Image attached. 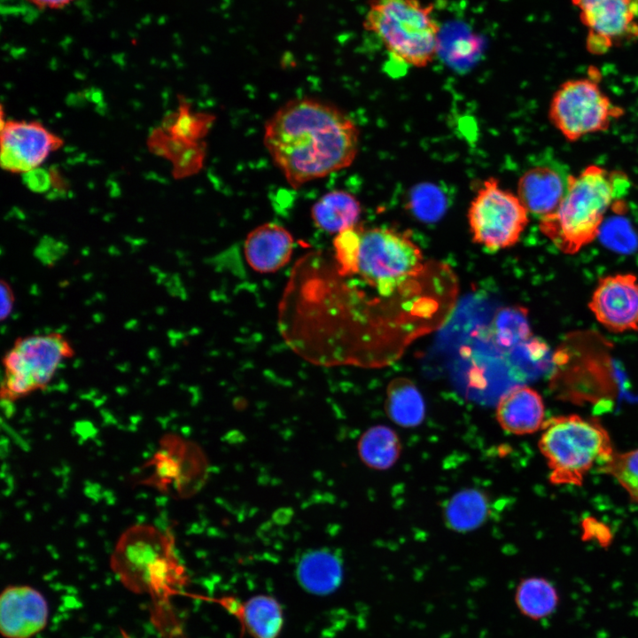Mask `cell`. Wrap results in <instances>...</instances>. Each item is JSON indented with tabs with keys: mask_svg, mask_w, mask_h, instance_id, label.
<instances>
[{
	"mask_svg": "<svg viewBox=\"0 0 638 638\" xmlns=\"http://www.w3.org/2000/svg\"><path fill=\"white\" fill-rule=\"evenodd\" d=\"M49 619L45 596L27 585L5 587L0 597V630L5 638H31L43 631Z\"/></svg>",
	"mask_w": 638,
	"mask_h": 638,
	"instance_id": "11",
	"label": "cell"
},
{
	"mask_svg": "<svg viewBox=\"0 0 638 638\" xmlns=\"http://www.w3.org/2000/svg\"><path fill=\"white\" fill-rule=\"evenodd\" d=\"M514 600L523 616L541 620L555 612L559 604V595L549 580L533 576L520 580Z\"/></svg>",
	"mask_w": 638,
	"mask_h": 638,
	"instance_id": "22",
	"label": "cell"
},
{
	"mask_svg": "<svg viewBox=\"0 0 638 638\" xmlns=\"http://www.w3.org/2000/svg\"><path fill=\"white\" fill-rule=\"evenodd\" d=\"M362 209L360 202L345 191H331L312 206L315 224L323 231L338 234L356 226Z\"/></svg>",
	"mask_w": 638,
	"mask_h": 638,
	"instance_id": "18",
	"label": "cell"
},
{
	"mask_svg": "<svg viewBox=\"0 0 638 638\" xmlns=\"http://www.w3.org/2000/svg\"><path fill=\"white\" fill-rule=\"evenodd\" d=\"M61 144L37 122L7 121L1 128V165L10 171L27 172Z\"/></svg>",
	"mask_w": 638,
	"mask_h": 638,
	"instance_id": "10",
	"label": "cell"
},
{
	"mask_svg": "<svg viewBox=\"0 0 638 638\" xmlns=\"http://www.w3.org/2000/svg\"><path fill=\"white\" fill-rule=\"evenodd\" d=\"M22 180L24 184H26L31 191L37 193L47 192L51 187L50 171L40 167H35L24 172Z\"/></svg>",
	"mask_w": 638,
	"mask_h": 638,
	"instance_id": "25",
	"label": "cell"
},
{
	"mask_svg": "<svg viewBox=\"0 0 638 638\" xmlns=\"http://www.w3.org/2000/svg\"><path fill=\"white\" fill-rule=\"evenodd\" d=\"M587 29V49L596 55L638 39V0H572Z\"/></svg>",
	"mask_w": 638,
	"mask_h": 638,
	"instance_id": "8",
	"label": "cell"
},
{
	"mask_svg": "<svg viewBox=\"0 0 638 638\" xmlns=\"http://www.w3.org/2000/svg\"><path fill=\"white\" fill-rule=\"evenodd\" d=\"M235 618L243 634L251 638H278L284 626V611L273 596L257 595L241 600L224 595L209 599Z\"/></svg>",
	"mask_w": 638,
	"mask_h": 638,
	"instance_id": "13",
	"label": "cell"
},
{
	"mask_svg": "<svg viewBox=\"0 0 638 638\" xmlns=\"http://www.w3.org/2000/svg\"><path fill=\"white\" fill-rule=\"evenodd\" d=\"M528 222L529 212L517 194L493 177L483 182L468 209L472 240L492 252L514 245Z\"/></svg>",
	"mask_w": 638,
	"mask_h": 638,
	"instance_id": "7",
	"label": "cell"
},
{
	"mask_svg": "<svg viewBox=\"0 0 638 638\" xmlns=\"http://www.w3.org/2000/svg\"><path fill=\"white\" fill-rule=\"evenodd\" d=\"M538 443L553 485L581 486L588 471L606 463L614 448L596 418L576 414L545 420Z\"/></svg>",
	"mask_w": 638,
	"mask_h": 638,
	"instance_id": "5",
	"label": "cell"
},
{
	"mask_svg": "<svg viewBox=\"0 0 638 638\" xmlns=\"http://www.w3.org/2000/svg\"><path fill=\"white\" fill-rule=\"evenodd\" d=\"M488 495L477 488H465L455 493L443 510L445 525L458 533L473 531L489 517Z\"/></svg>",
	"mask_w": 638,
	"mask_h": 638,
	"instance_id": "19",
	"label": "cell"
},
{
	"mask_svg": "<svg viewBox=\"0 0 638 638\" xmlns=\"http://www.w3.org/2000/svg\"><path fill=\"white\" fill-rule=\"evenodd\" d=\"M598 470L613 478L638 506V448L625 452L614 451Z\"/></svg>",
	"mask_w": 638,
	"mask_h": 638,
	"instance_id": "24",
	"label": "cell"
},
{
	"mask_svg": "<svg viewBox=\"0 0 638 638\" xmlns=\"http://www.w3.org/2000/svg\"><path fill=\"white\" fill-rule=\"evenodd\" d=\"M626 186L619 172L587 166L571 175L559 206L540 219V230L561 252L576 253L599 235L606 213Z\"/></svg>",
	"mask_w": 638,
	"mask_h": 638,
	"instance_id": "3",
	"label": "cell"
},
{
	"mask_svg": "<svg viewBox=\"0 0 638 638\" xmlns=\"http://www.w3.org/2000/svg\"><path fill=\"white\" fill-rule=\"evenodd\" d=\"M13 347L21 354L37 389L46 386L61 362L74 354L69 342L58 333L20 338Z\"/></svg>",
	"mask_w": 638,
	"mask_h": 638,
	"instance_id": "16",
	"label": "cell"
},
{
	"mask_svg": "<svg viewBox=\"0 0 638 638\" xmlns=\"http://www.w3.org/2000/svg\"><path fill=\"white\" fill-rule=\"evenodd\" d=\"M0 319L4 321L11 315L14 305L12 289L4 280L0 283Z\"/></svg>",
	"mask_w": 638,
	"mask_h": 638,
	"instance_id": "26",
	"label": "cell"
},
{
	"mask_svg": "<svg viewBox=\"0 0 638 638\" xmlns=\"http://www.w3.org/2000/svg\"><path fill=\"white\" fill-rule=\"evenodd\" d=\"M333 263L352 271L391 305L409 307L425 291L426 265L420 248L404 232L389 228L354 226L336 235Z\"/></svg>",
	"mask_w": 638,
	"mask_h": 638,
	"instance_id": "2",
	"label": "cell"
},
{
	"mask_svg": "<svg viewBox=\"0 0 638 638\" xmlns=\"http://www.w3.org/2000/svg\"><path fill=\"white\" fill-rule=\"evenodd\" d=\"M624 113L601 89L595 77L571 79L554 93L549 108L553 126L568 141L607 130Z\"/></svg>",
	"mask_w": 638,
	"mask_h": 638,
	"instance_id": "6",
	"label": "cell"
},
{
	"mask_svg": "<svg viewBox=\"0 0 638 638\" xmlns=\"http://www.w3.org/2000/svg\"><path fill=\"white\" fill-rule=\"evenodd\" d=\"M263 141L289 184L300 187L351 165L359 131L338 107L303 97L288 101L272 115Z\"/></svg>",
	"mask_w": 638,
	"mask_h": 638,
	"instance_id": "1",
	"label": "cell"
},
{
	"mask_svg": "<svg viewBox=\"0 0 638 638\" xmlns=\"http://www.w3.org/2000/svg\"><path fill=\"white\" fill-rule=\"evenodd\" d=\"M567 167L556 160L528 168L517 183V196L529 212L540 219L556 210L569 185Z\"/></svg>",
	"mask_w": 638,
	"mask_h": 638,
	"instance_id": "12",
	"label": "cell"
},
{
	"mask_svg": "<svg viewBox=\"0 0 638 638\" xmlns=\"http://www.w3.org/2000/svg\"><path fill=\"white\" fill-rule=\"evenodd\" d=\"M29 4L39 10H60L73 4L75 0H26Z\"/></svg>",
	"mask_w": 638,
	"mask_h": 638,
	"instance_id": "27",
	"label": "cell"
},
{
	"mask_svg": "<svg viewBox=\"0 0 638 638\" xmlns=\"http://www.w3.org/2000/svg\"><path fill=\"white\" fill-rule=\"evenodd\" d=\"M496 420L509 433L532 434L541 429L545 422L542 397L529 386H515L500 399L496 407Z\"/></svg>",
	"mask_w": 638,
	"mask_h": 638,
	"instance_id": "15",
	"label": "cell"
},
{
	"mask_svg": "<svg viewBox=\"0 0 638 638\" xmlns=\"http://www.w3.org/2000/svg\"><path fill=\"white\" fill-rule=\"evenodd\" d=\"M588 307L609 331H638V277L620 273L600 278Z\"/></svg>",
	"mask_w": 638,
	"mask_h": 638,
	"instance_id": "9",
	"label": "cell"
},
{
	"mask_svg": "<svg viewBox=\"0 0 638 638\" xmlns=\"http://www.w3.org/2000/svg\"><path fill=\"white\" fill-rule=\"evenodd\" d=\"M492 338L502 347H513L531 336L527 311L520 307L499 310L491 323Z\"/></svg>",
	"mask_w": 638,
	"mask_h": 638,
	"instance_id": "23",
	"label": "cell"
},
{
	"mask_svg": "<svg viewBox=\"0 0 638 638\" xmlns=\"http://www.w3.org/2000/svg\"><path fill=\"white\" fill-rule=\"evenodd\" d=\"M432 3L421 0H370L362 27L377 36L400 64L430 65L440 48V26Z\"/></svg>",
	"mask_w": 638,
	"mask_h": 638,
	"instance_id": "4",
	"label": "cell"
},
{
	"mask_svg": "<svg viewBox=\"0 0 638 638\" xmlns=\"http://www.w3.org/2000/svg\"><path fill=\"white\" fill-rule=\"evenodd\" d=\"M296 575L300 585L307 592L325 595L340 586L343 565L340 558L327 549H313L300 558Z\"/></svg>",
	"mask_w": 638,
	"mask_h": 638,
	"instance_id": "17",
	"label": "cell"
},
{
	"mask_svg": "<svg viewBox=\"0 0 638 638\" xmlns=\"http://www.w3.org/2000/svg\"><path fill=\"white\" fill-rule=\"evenodd\" d=\"M361 460L378 471L393 467L401 453V442L396 432L385 425H374L358 441Z\"/></svg>",
	"mask_w": 638,
	"mask_h": 638,
	"instance_id": "21",
	"label": "cell"
},
{
	"mask_svg": "<svg viewBox=\"0 0 638 638\" xmlns=\"http://www.w3.org/2000/svg\"><path fill=\"white\" fill-rule=\"evenodd\" d=\"M294 246L292 234L283 226L268 222L247 235L244 253L248 265L260 273H272L290 261Z\"/></svg>",
	"mask_w": 638,
	"mask_h": 638,
	"instance_id": "14",
	"label": "cell"
},
{
	"mask_svg": "<svg viewBox=\"0 0 638 638\" xmlns=\"http://www.w3.org/2000/svg\"><path fill=\"white\" fill-rule=\"evenodd\" d=\"M385 408L393 423L405 428L418 426L425 416L423 395L410 379L403 377L388 384Z\"/></svg>",
	"mask_w": 638,
	"mask_h": 638,
	"instance_id": "20",
	"label": "cell"
}]
</instances>
